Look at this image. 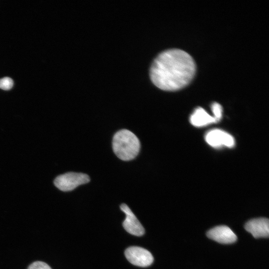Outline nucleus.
<instances>
[{"label": "nucleus", "mask_w": 269, "mask_h": 269, "mask_svg": "<svg viewBox=\"0 0 269 269\" xmlns=\"http://www.w3.org/2000/svg\"><path fill=\"white\" fill-rule=\"evenodd\" d=\"M196 66L186 52L171 49L161 52L154 60L150 69V77L158 88L175 91L187 85L193 79Z\"/></svg>", "instance_id": "f257e3e1"}, {"label": "nucleus", "mask_w": 269, "mask_h": 269, "mask_svg": "<svg viewBox=\"0 0 269 269\" xmlns=\"http://www.w3.org/2000/svg\"><path fill=\"white\" fill-rule=\"evenodd\" d=\"M112 146L114 153L120 159L129 161L137 155L140 143L133 133L123 129L117 132L114 135Z\"/></svg>", "instance_id": "f03ea898"}, {"label": "nucleus", "mask_w": 269, "mask_h": 269, "mask_svg": "<svg viewBox=\"0 0 269 269\" xmlns=\"http://www.w3.org/2000/svg\"><path fill=\"white\" fill-rule=\"evenodd\" d=\"M90 180V177L86 174L71 172L57 176L54 182L60 190L69 191L80 185L89 182Z\"/></svg>", "instance_id": "7ed1b4c3"}, {"label": "nucleus", "mask_w": 269, "mask_h": 269, "mask_svg": "<svg viewBox=\"0 0 269 269\" xmlns=\"http://www.w3.org/2000/svg\"><path fill=\"white\" fill-rule=\"evenodd\" d=\"M125 255L132 264L138 267H148L153 261L152 254L148 250L139 247L128 248L126 250Z\"/></svg>", "instance_id": "20e7f679"}, {"label": "nucleus", "mask_w": 269, "mask_h": 269, "mask_svg": "<svg viewBox=\"0 0 269 269\" xmlns=\"http://www.w3.org/2000/svg\"><path fill=\"white\" fill-rule=\"evenodd\" d=\"M205 140L210 145L214 147L223 145L232 147L235 144L234 137L228 133L220 129L209 131L206 134Z\"/></svg>", "instance_id": "39448f33"}, {"label": "nucleus", "mask_w": 269, "mask_h": 269, "mask_svg": "<svg viewBox=\"0 0 269 269\" xmlns=\"http://www.w3.org/2000/svg\"><path fill=\"white\" fill-rule=\"evenodd\" d=\"M120 208L126 215L123 223L124 229L132 235L137 236L143 235L144 229L129 206L126 204H122Z\"/></svg>", "instance_id": "423d86ee"}, {"label": "nucleus", "mask_w": 269, "mask_h": 269, "mask_svg": "<svg viewBox=\"0 0 269 269\" xmlns=\"http://www.w3.org/2000/svg\"><path fill=\"white\" fill-rule=\"evenodd\" d=\"M207 237L219 243L232 244L237 239L236 234L228 226L221 225L212 228L207 233Z\"/></svg>", "instance_id": "0eeeda50"}, {"label": "nucleus", "mask_w": 269, "mask_h": 269, "mask_svg": "<svg viewBox=\"0 0 269 269\" xmlns=\"http://www.w3.org/2000/svg\"><path fill=\"white\" fill-rule=\"evenodd\" d=\"M245 229L255 238L268 237L269 222L266 218H259L249 220L245 226Z\"/></svg>", "instance_id": "6e6552de"}, {"label": "nucleus", "mask_w": 269, "mask_h": 269, "mask_svg": "<svg viewBox=\"0 0 269 269\" xmlns=\"http://www.w3.org/2000/svg\"><path fill=\"white\" fill-rule=\"evenodd\" d=\"M190 122L194 126L200 127L216 123L213 117L210 116L202 108H196L190 118Z\"/></svg>", "instance_id": "1a4fd4ad"}, {"label": "nucleus", "mask_w": 269, "mask_h": 269, "mask_svg": "<svg viewBox=\"0 0 269 269\" xmlns=\"http://www.w3.org/2000/svg\"><path fill=\"white\" fill-rule=\"evenodd\" d=\"M212 111L214 114V118L216 122H218L222 116V108L220 104L218 103H214L211 106Z\"/></svg>", "instance_id": "9d476101"}, {"label": "nucleus", "mask_w": 269, "mask_h": 269, "mask_svg": "<svg viewBox=\"0 0 269 269\" xmlns=\"http://www.w3.org/2000/svg\"><path fill=\"white\" fill-rule=\"evenodd\" d=\"M13 85V80L9 77H5L0 79V88L3 90H10Z\"/></svg>", "instance_id": "9b49d317"}, {"label": "nucleus", "mask_w": 269, "mask_h": 269, "mask_svg": "<svg viewBox=\"0 0 269 269\" xmlns=\"http://www.w3.org/2000/svg\"><path fill=\"white\" fill-rule=\"evenodd\" d=\"M27 269H52L46 263L41 261H36L30 264Z\"/></svg>", "instance_id": "f8f14e48"}]
</instances>
